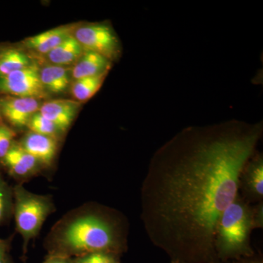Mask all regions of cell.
Listing matches in <instances>:
<instances>
[{
    "label": "cell",
    "mask_w": 263,
    "mask_h": 263,
    "mask_svg": "<svg viewBox=\"0 0 263 263\" xmlns=\"http://www.w3.org/2000/svg\"><path fill=\"white\" fill-rule=\"evenodd\" d=\"M77 263H114V260L106 252H94L79 259Z\"/></svg>",
    "instance_id": "20"
},
{
    "label": "cell",
    "mask_w": 263,
    "mask_h": 263,
    "mask_svg": "<svg viewBox=\"0 0 263 263\" xmlns=\"http://www.w3.org/2000/svg\"><path fill=\"white\" fill-rule=\"evenodd\" d=\"M112 62L106 57L91 51H84L72 69V78L75 80L108 74Z\"/></svg>",
    "instance_id": "10"
},
{
    "label": "cell",
    "mask_w": 263,
    "mask_h": 263,
    "mask_svg": "<svg viewBox=\"0 0 263 263\" xmlns=\"http://www.w3.org/2000/svg\"><path fill=\"white\" fill-rule=\"evenodd\" d=\"M74 37L84 51H91L113 62L121 55V44L111 26L107 24H89L74 31Z\"/></svg>",
    "instance_id": "5"
},
{
    "label": "cell",
    "mask_w": 263,
    "mask_h": 263,
    "mask_svg": "<svg viewBox=\"0 0 263 263\" xmlns=\"http://www.w3.org/2000/svg\"><path fill=\"white\" fill-rule=\"evenodd\" d=\"M243 192L246 201L262 202L263 198V158L256 154L246 164L239 179V191Z\"/></svg>",
    "instance_id": "7"
},
{
    "label": "cell",
    "mask_w": 263,
    "mask_h": 263,
    "mask_svg": "<svg viewBox=\"0 0 263 263\" xmlns=\"http://www.w3.org/2000/svg\"><path fill=\"white\" fill-rule=\"evenodd\" d=\"M40 78L45 90L53 94L65 91L70 82V71L64 66H46L40 71Z\"/></svg>",
    "instance_id": "13"
},
{
    "label": "cell",
    "mask_w": 263,
    "mask_h": 263,
    "mask_svg": "<svg viewBox=\"0 0 263 263\" xmlns=\"http://www.w3.org/2000/svg\"><path fill=\"white\" fill-rule=\"evenodd\" d=\"M255 228L253 208L238 194L216 224L214 249L217 257L226 259L249 255L250 235Z\"/></svg>",
    "instance_id": "2"
},
{
    "label": "cell",
    "mask_w": 263,
    "mask_h": 263,
    "mask_svg": "<svg viewBox=\"0 0 263 263\" xmlns=\"http://www.w3.org/2000/svg\"><path fill=\"white\" fill-rule=\"evenodd\" d=\"M46 263H67L66 262L65 259H62L61 258H53L51 259V260L48 261V262Z\"/></svg>",
    "instance_id": "22"
},
{
    "label": "cell",
    "mask_w": 263,
    "mask_h": 263,
    "mask_svg": "<svg viewBox=\"0 0 263 263\" xmlns=\"http://www.w3.org/2000/svg\"><path fill=\"white\" fill-rule=\"evenodd\" d=\"M84 52L77 40L71 34L54 49L50 51L47 56L53 65L65 67L76 63Z\"/></svg>",
    "instance_id": "15"
},
{
    "label": "cell",
    "mask_w": 263,
    "mask_h": 263,
    "mask_svg": "<svg viewBox=\"0 0 263 263\" xmlns=\"http://www.w3.org/2000/svg\"><path fill=\"white\" fill-rule=\"evenodd\" d=\"M4 249L0 245V263H4Z\"/></svg>",
    "instance_id": "23"
},
{
    "label": "cell",
    "mask_w": 263,
    "mask_h": 263,
    "mask_svg": "<svg viewBox=\"0 0 263 263\" xmlns=\"http://www.w3.org/2000/svg\"><path fill=\"white\" fill-rule=\"evenodd\" d=\"M262 135V122L228 121L185 128L156 151L141 189V219L156 247L177 262H214L216 224Z\"/></svg>",
    "instance_id": "1"
},
{
    "label": "cell",
    "mask_w": 263,
    "mask_h": 263,
    "mask_svg": "<svg viewBox=\"0 0 263 263\" xmlns=\"http://www.w3.org/2000/svg\"><path fill=\"white\" fill-rule=\"evenodd\" d=\"M14 132L5 125H0V158H4L12 146Z\"/></svg>",
    "instance_id": "19"
},
{
    "label": "cell",
    "mask_w": 263,
    "mask_h": 263,
    "mask_svg": "<svg viewBox=\"0 0 263 263\" xmlns=\"http://www.w3.org/2000/svg\"><path fill=\"white\" fill-rule=\"evenodd\" d=\"M3 160L10 172L18 176H25L32 173L38 162L34 157L18 146H11Z\"/></svg>",
    "instance_id": "14"
},
{
    "label": "cell",
    "mask_w": 263,
    "mask_h": 263,
    "mask_svg": "<svg viewBox=\"0 0 263 263\" xmlns=\"http://www.w3.org/2000/svg\"><path fill=\"white\" fill-rule=\"evenodd\" d=\"M80 103L71 100H53L43 104L39 111L57 126L60 131L70 127L75 119Z\"/></svg>",
    "instance_id": "9"
},
{
    "label": "cell",
    "mask_w": 263,
    "mask_h": 263,
    "mask_svg": "<svg viewBox=\"0 0 263 263\" xmlns=\"http://www.w3.org/2000/svg\"><path fill=\"white\" fill-rule=\"evenodd\" d=\"M0 90L18 98H42L46 91L40 78V70L31 65L22 70L15 71L0 79Z\"/></svg>",
    "instance_id": "6"
},
{
    "label": "cell",
    "mask_w": 263,
    "mask_h": 263,
    "mask_svg": "<svg viewBox=\"0 0 263 263\" xmlns=\"http://www.w3.org/2000/svg\"><path fill=\"white\" fill-rule=\"evenodd\" d=\"M2 113L16 127L27 126L31 118L39 111L40 103L37 99L8 96L0 100Z\"/></svg>",
    "instance_id": "8"
},
{
    "label": "cell",
    "mask_w": 263,
    "mask_h": 263,
    "mask_svg": "<svg viewBox=\"0 0 263 263\" xmlns=\"http://www.w3.org/2000/svg\"><path fill=\"white\" fill-rule=\"evenodd\" d=\"M107 75L108 74H103L76 80L72 89L74 98L80 102L86 101L92 98L101 88Z\"/></svg>",
    "instance_id": "17"
},
{
    "label": "cell",
    "mask_w": 263,
    "mask_h": 263,
    "mask_svg": "<svg viewBox=\"0 0 263 263\" xmlns=\"http://www.w3.org/2000/svg\"><path fill=\"white\" fill-rule=\"evenodd\" d=\"M27 127H28L33 133L52 138H54L57 133L60 132L53 123L43 117L40 111L36 112L32 116Z\"/></svg>",
    "instance_id": "18"
},
{
    "label": "cell",
    "mask_w": 263,
    "mask_h": 263,
    "mask_svg": "<svg viewBox=\"0 0 263 263\" xmlns=\"http://www.w3.org/2000/svg\"><path fill=\"white\" fill-rule=\"evenodd\" d=\"M22 147L38 162L48 164L56 155L57 143L54 138L31 133L24 138Z\"/></svg>",
    "instance_id": "11"
},
{
    "label": "cell",
    "mask_w": 263,
    "mask_h": 263,
    "mask_svg": "<svg viewBox=\"0 0 263 263\" xmlns=\"http://www.w3.org/2000/svg\"><path fill=\"white\" fill-rule=\"evenodd\" d=\"M51 209L48 199L21 187L15 190V222L26 243L37 234Z\"/></svg>",
    "instance_id": "4"
},
{
    "label": "cell",
    "mask_w": 263,
    "mask_h": 263,
    "mask_svg": "<svg viewBox=\"0 0 263 263\" xmlns=\"http://www.w3.org/2000/svg\"><path fill=\"white\" fill-rule=\"evenodd\" d=\"M118 226L100 214H87L71 221L60 235L62 248L71 253L106 252L117 248L120 239Z\"/></svg>",
    "instance_id": "3"
},
{
    "label": "cell",
    "mask_w": 263,
    "mask_h": 263,
    "mask_svg": "<svg viewBox=\"0 0 263 263\" xmlns=\"http://www.w3.org/2000/svg\"><path fill=\"white\" fill-rule=\"evenodd\" d=\"M73 27L71 26L57 27L37 35L27 38L24 41V45L29 49L41 54H48L62 41H65L66 38L71 35Z\"/></svg>",
    "instance_id": "12"
},
{
    "label": "cell",
    "mask_w": 263,
    "mask_h": 263,
    "mask_svg": "<svg viewBox=\"0 0 263 263\" xmlns=\"http://www.w3.org/2000/svg\"><path fill=\"white\" fill-rule=\"evenodd\" d=\"M31 65L29 57L18 50L10 49L0 55V78Z\"/></svg>",
    "instance_id": "16"
},
{
    "label": "cell",
    "mask_w": 263,
    "mask_h": 263,
    "mask_svg": "<svg viewBox=\"0 0 263 263\" xmlns=\"http://www.w3.org/2000/svg\"><path fill=\"white\" fill-rule=\"evenodd\" d=\"M5 202H6V195L3 183L0 182V221L4 216L5 209Z\"/></svg>",
    "instance_id": "21"
}]
</instances>
